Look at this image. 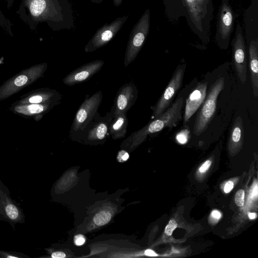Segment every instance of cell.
I'll return each mask as SVG.
<instances>
[{"label": "cell", "instance_id": "obj_1", "mask_svg": "<svg viewBox=\"0 0 258 258\" xmlns=\"http://www.w3.org/2000/svg\"><path fill=\"white\" fill-rule=\"evenodd\" d=\"M17 13L31 29L44 22L55 31L74 28L69 0H21Z\"/></svg>", "mask_w": 258, "mask_h": 258}, {"label": "cell", "instance_id": "obj_2", "mask_svg": "<svg viewBox=\"0 0 258 258\" xmlns=\"http://www.w3.org/2000/svg\"><path fill=\"white\" fill-rule=\"evenodd\" d=\"M165 12L170 19L185 17L191 30L205 43L210 41V23L207 16L197 0H163Z\"/></svg>", "mask_w": 258, "mask_h": 258}, {"label": "cell", "instance_id": "obj_3", "mask_svg": "<svg viewBox=\"0 0 258 258\" xmlns=\"http://www.w3.org/2000/svg\"><path fill=\"white\" fill-rule=\"evenodd\" d=\"M183 103L182 97L178 98L166 111L158 117L151 120L145 126L133 132L124 143L131 148L142 143L148 135L159 132L166 127L172 128L182 119L181 108Z\"/></svg>", "mask_w": 258, "mask_h": 258}, {"label": "cell", "instance_id": "obj_4", "mask_svg": "<svg viewBox=\"0 0 258 258\" xmlns=\"http://www.w3.org/2000/svg\"><path fill=\"white\" fill-rule=\"evenodd\" d=\"M224 78L220 77L211 86L196 118L193 128V133L196 135L204 132L212 120L216 111L217 98L224 88Z\"/></svg>", "mask_w": 258, "mask_h": 258}, {"label": "cell", "instance_id": "obj_5", "mask_svg": "<svg viewBox=\"0 0 258 258\" xmlns=\"http://www.w3.org/2000/svg\"><path fill=\"white\" fill-rule=\"evenodd\" d=\"M150 26V12L147 9L131 31L124 59L125 67L136 59L142 48L149 34Z\"/></svg>", "mask_w": 258, "mask_h": 258}, {"label": "cell", "instance_id": "obj_6", "mask_svg": "<svg viewBox=\"0 0 258 258\" xmlns=\"http://www.w3.org/2000/svg\"><path fill=\"white\" fill-rule=\"evenodd\" d=\"M217 16L215 40L221 49H226L236 17L228 0H222Z\"/></svg>", "mask_w": 258, "mask_h": 258}, {"label": "cell", "instance_id": "obj_7", "mask_svg": "<svg viewBox=\"0 0 258 258\" xmlns=\"http://www.w3.org/2000/svg\"><path fill=\"white\" fill-rule=\"evenodd\" d=\"M102 97L101 91H98L90 96H86L76 113L70 133H82L97 113Z\"/></svg>", "mask_w": 258, "mask_h": 258}, {"label": "cell", "instance_id": "obj_8", "mask_svg": "<svg viewBox=\"0 0 258 258\" xmlns=\"http://www.w3.org/2000/svg\"><path fill=\"white\" fill-rule=\"evenodd\" d=\"M46 68L45 63L37 65L8 81L0 88V100L9 97L32 83L43 74Z\"/></svg>", "mask_w": 258, "mask_h": 258}, {"label": "cell", "instance_id": "obj_9", "mask_svg": "<svg viewBox=\"0 0 258 258\" xmlns=\"http://www.w3.org/2000/svg\"><path fill=\"white\" fill-rule=\"evenodd\" d=\"M128 16L118 17L99 28L85 45L86 52H92L106 45L116 35L127 20Z\"/></svg>", "mask_w": 258, "mask_h": 258}, {"label": "cell", "instance_id": "obj_10", "mask_svg": "<svg viewBox=\"0 0 258 258\" xmlns=\"http://www.w3.org/2000/svg\"><path fill=\"white\" fill-rule=\"evenodd\" d=\"M186 64H179L153 109L154 118L160 116L168 107L174 96L182 85Z\"/></svg>", "mask_w": 258, "mask_h": 258}, {"label": "cell", "instance_id": "obj_11", "mask_svg": "<svg viewBox=\"0 0 258 258\" xmlns=\"http://www.w3.org/2000/svg\"><path fill=\"white\" fill-rule=\"evenodd\" d=\"M231 44L235 70L240 80L244 84L247 79L246 58L243 31L239 23L236 25Z\"/></svg>", "mask_w": 258, "mask_h": 258}, {"label": "cell", "instance_id": "obj_12", "mask_svg": "<svg viewBox=\"0 0 258 258\" xmlns=\"http://www.w3.org/2000/svg\"><path fill=\"white\" fill-rule=\"evenodd\" d=\"M138 90L133 82L124 84L117 91L111 110L113 117L120 113H127L138 98Z\"/></svg>", "mask_w": 258, "mask_h": 258}, {"label": "cell", "instance_id": "obj_13", "mask_svg": "<svg viewBox=\"0 0 258 258\" xmlns=\"http://www.w3.org/2000/svg\"><path fill=\"white\" fill-rule=\"evenodd\" d=\"M104 64V61L100 59L85 63L72 71L63 78L62 82L68 86L86 82L99 72Z\"/></svg>", "mask_w": 258, "mask_h": 258}, {"label": "cell", "instance_id": "obj_14", "mask_svg": "<svg viewBox=\"0 0 258 258\" xmlns=\"http://www.w3.org/2000/svg\"><path fill=\"white\" fill-rule=\"evenodd\" d=\"M207 82L197 84L186 100L183 115V124H185L204 102L206 95Z\"/></svg>", "mask_w": 258, "mask_h": 258}, {"label": "cell", "instance_id": "obj_15", "mask_svg": "<svg viewBox=\"0 0 258 258\" xmlns=\"http://www.w3.org/2000/svg\"><path fill=\"white\" fill-rule=\"evenodd\" d=\"M96 118L94 117V121H92L87 125L83 132V135H86L87 139L90 141L103 140L106 137L109 131V125L113 118L111 112L105 117Z\"/></svg>", "mask_w": 258, "mask_h": 258}, {"label": "cell", "instance_id": "obj_16", "mask_svg": "<svg viewBox=\"0 0 258 258\" xmlns=\"http://www.w3.org/2000/svg\"><path fill=\"white\" fill-rule=\"evenodd\" d=\"M249 69L254 96L258 95V40H251L249 49Z\"/></svg>", "mask_w": 258, "mask_h": 258}, {"label": "cell", "instance_id": "obj_17", "mask_svg": "<svg viewBox=\"0 0 258 258\" xmlns=\"http://www.w3.org/2000/svg\"><path fill=\"white\" fill-rule=\"evenodd\" d=\"M62 98L61 95L55 90L48 89L42 90L26 97L20 101L18 104H42L53 103L58 104Z\"/></svg>", "mask_w": 258, "mask_h": 258}, {"label": "cell", "instance_id": "obj_18", "mask_svg": "<svg viewBox=\"0 0 258 258\" xmlns=\"http://www.w3.org/2000/svg\"><path fill=\"white\" fill-rule=\"evenodd\" d=\"M127 113H120L113 117L109 125V132L114 140L124 138L127 133L128 121Z\"/></svg>", "mask_w": 258, "mask_h": 258}, {"label": "cell", "instance_id": "obj_19", "mask_svg": "<svg viewBox=\"0 0 258 258\" xmlns=\"http://www.w3.org/2000/svg\"><path fill=\"white\" fill-rule=\"evenodd\" d=\"M56 103L18 104L14 107V111L25 115H43L49 111Z\"/></svg>", "mask_w": 258, "mask_h": 258}, {"label": "cell", "instance_id": "obj_20", "mask_svg": "<svg viewBox=\"0 0 258 258\" xmlns=\"http://www.w3.org/2000/svg\"><path fill=\"white\" fill-rule=\"evenodd\" d=\"M243 126L242 119L240 116L237 117L234 120L230 132V146L238 147L242 143L243 137Z\"/></svg>", "mask_w": 258, "mask_h": 258}, {"label": "cell", "instance_id": "obj_21", "mask_svg": "<svg viewBox=\"0 0 258 258\" xmlns=\"http://www.w3.org/2000/svg\"><path fill=\"white\" fill-rule=\"evenodd\" d=\"M111 218L110 214L105 211L97 213L94 218V223L99 226L103 225L108 223Z\"/></svg>", "mask_w": 258, "mask_h": 258}, {"label": "cell", "instance_id": "obj_22", "mask_svg": "<svg viewBox=\"0 0 258 258\" xmlns=\"http://www.w3.org/2000/svg\"><path fill=\"white\" fill-rule=\"evenodd\" d=\"M207 16L212 20L214 6L212 0H197Z\"/></svg>", "mask_w": 258, "mask_h": 258}, {"label": "cell", "instance_id": "obj_23", "mask_svg": "<svg viewBox=\"0 0 258 258\" xmlns=\"http://www.w3.org/2000/svg\"><path fill=\"white\" fill-rule=\"evenodd\" d=\"M6 212L8 216L11 219H15L18 216V211L16 207L12 204L6 207Z\"/></svg>", "mask_w": 258, "mask_h": 258}, {"label": "cell", "instance_id": "obj_24", "mask_svg": "<svg viewBox=\"0 0 258 258\" xmlns=\"http://www.w3.org/2000/svg\"><path fill=\"white\" fill-rule=\"evenodd\" d=\"M235 202L237 206L242 207L244 203V191L243 189L238 190L235 196Z\"/></svg>", "mask_w": 258, "mask_h": 258}, {"label": "cell", "instance_id": "obj_25", "mask_svg": "<svg viewBox=\"0 0 258 258\" xmlns=\"http://www.w3.org/2000/svg\"><path fill=\"white\" fill-rule=\"evenodd\" d=\"M190 132L187 130H184L181 131L176 135V139L177 141L181 143L184 144L186 142L188 137V135Z\"/></svg>", "mask_w": 258, "mask_h": 258}, {"label": "cell", "instance_id": "obj_26", "mask_svg": "<svg viewBox=\"0 0 258 258\" xmlns=\"http://www.w3.org/2000/svg\"><path fill=\"white\" fill-rule=\"evenodd\" d=\"M177 224L176 221L174 220L169 221L168 224L167 225L165 229V233L167 235L170 236L173 230L177 227Z\"/></svg>", "mask_w": 258, "mask_h": 258}, {"label": "cell", "instance_id": "obj_27", "mask_svg": "<svg viewBox=\"0 0 258 258\" xmlns=\"http://www.w3.org/2000/svg\"><path fill=\"white\" fill-rule=\"evenodd\" d=\"M0 25L5 28H6L8 31L10 29V24L9 21L5 18L4 16L3 15L2 13L0 10Z\"/></svg>", "mask_w": 258, "mask_h": 258}, {"label": "cell", "instance_id": "obj_28", "mask_svg": "<svg viewBox=\"0 0 258 258\" xmlns=\"http://www.w3.org/2000/svg\"><path fill=\"white\" fill-rule=\"evenodd\" d=\"M85 241V237L81 234L77 235L74 237V243L77 245L80 246L83 245Z\"/></svg>", "mask_w": 258, "mask_h": 258}, {"label": "cell", "instance_id": "obj_29", "mask_svg": "<svg viewBox=\"0 0 258 258\" xmlns=\"http://www.w3.org/2000/svg\"><path fill=\"white\" fill-rule=\"evenodd\" d=\"M128 157L129 155L127 152L124 150H122L118 153L117 158L120 162H121L127 160Z\"/></svg>", "mask_w": 258, "mask_h": 258}, {"label": "cell", "instance_id": "obj_30", "mask_svg": "<svg viewBox=\"0 0 258 258\" xmlns=\"http://www.w3.org/2000/svg\"><path fill=\"white\" fill-rule=\"evenodd\" d=\"M211 164V161L209 160H207L199 168V171L201 172H206L209 168L210 167Z\"/></svg>", "mask_w": 258, "mask_h": 258}, {"label": "cell", "instance_id": "obj_31", "mask_svg": "<svg viewBox=\"0 0 258 258\" xmlns=\"http://www.w3.org/2000/svg\"><path fill=\"white\" fill-rule=\"evenodd\" d=\"M234 184L232 181H227L225 186L224 190L225 193H228L233 188Z\"/></svg>", "mask_w": 258, "mask_h": 258}, {"label": "cell", "instance_id": "obj_32", "mask_svg": "<svg viewBox=\"0 0 258 258\" xmlns=\"http://www.w3.org/2000/svg\"><path fill=\"white\" fill-rule=\"evenodd\" d=\"M51 257L53 258H63L66 257V254L61 251H55L52 253Z\"/></svg>", "mask_w": 258, "mask_h": 258}, {"label": "cell", "instance_id": "obj_33", "mask_svg": "<svg viewBox=\"0 0 258 258\" xmlns=\"http://www.w3.org/2000/svg\"><path fill=\"white\" fill-rule=\"evenodd\" d=\"M211 215L213 218L216 219H219L221 216L220 213L217 210L213 211L211 213Z\"/></svg>", "mask_w": 258, "mask_h": 258}, {"label": "cell", "instance_id": "obj_34", "mask_svg": "<svg viewBox=\"0 0 258 258\" xmlns=\"http://www.w3.org/2000/svg\"><path fill=\"white\" fill-rule=\"evenodd\" d=\"M145 254L148 256H157L158 255L154 251L151 249H147L145 251Z\"/></svg>", "mask_w": 258, "mask_h": 258}, {"label": "cell", "instance_id": "obj_35", "mask_svg": "<svg viewBox=\"0 0 258 258\" xmlns=\"http://www.w3.org/2000/svg\"><path fill=\"white\" fill-rule=\"evenodd\" d=\"M123 0H113V5L115 7H118L121 5Z\"/></svg>", "mask_w": 258, "mask_h": 258}, {"label": "cell", "instance_id": "obj_36", "mask_svg": "<svg viewBox=\"0 0 258 258\" xmlns=\"http://www.w3.org/2000/svg\"><path fill=\"white\" fill-rule=\"evenodd\" d=\"M8 9H10L13 6L14 0H6Z\"/></svg>", "mask_w": 258, "mask_h": 258}, {"label": "cell", "instance_id": "obj_37", "mask_svg": "<svg viewBox=\"0 0 258 258\" xmlns=\"http://www.w3.org/2000/svg\"><path fill=\"white\" fill-rule=\"evenodd\" d=\"M248 217L250 219H253L255 218L256 215L255 213H250L248 214Z\"/></svg>", "mask_w": 258, "mask_h": 258}, {"label": "cell", "instance_id": "obj_38", "mask_svg": "<svg viewBox=\"0 0 258 258\" xmlns=\"http://www.w3.org/2000/svg\"><path fill=\"white\" fill-rule=\"evenodd\" d=\"M91 2L94 4H99L101 3L103 0H90Z\"/></svg>", "mask_w": 258, "mask_h": 258}]
</instances>
